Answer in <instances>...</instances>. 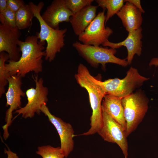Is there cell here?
<instances>
[{"label": "cell", "instance_id": "9", "mask_svg": "<svg viewBox=\"0 0 158 158\" xmlns=\"http://www.w3.org/2000/svg\"><path fill=\"white\" fill-rule=\"evenodd\" d=\"M103 123L97 133L105 141L117 144L125 158L128 155V145L126 130L106 111L102 109Z\"/></svg>", "mask_w": 158, "mask_h": 158}, {"label": "cell", "instance_id": "11", "mask_svg": "<svg viewBox=\"0 0 158 158\" xmlns=\"http://www.w3.org/2000/svg\"><path fill=\"white\" fill-rule=\"evenodd\" d=\"M22 78L17 75L9 76L7 78L8 88L5 93L6 106L9 108L6 113L5 120L6 126L10 125L12 117V112L21 107V97L26 95L22 90Z\"/></svg>", "mask_w": 158, "mask_h": 158}, {"label": "cell", "instance_id": "22", "mask_svg": "<svg viewBox=\"0 0 158 158\" xmlns=\"http://www.w3.org/2000/svg\"><path fill=\"white\" fill-rule=\"evenodd\" d=\"M1 24L10 28H17L16 25L15 13L8 7L4 11L0 13Z\"/></svg>", "mask_w": 158, "mask_h": 158}, {"label": "cell", "instance_id": "7", "mask_svg": "<svg viewBox=\"0 0 158 158\" xmlns=\"http://www.w3.org/2000/svg\"><path fill=\"white\" fill-rule=\"evenodd\" d=\"M32 77L35 83V87H31L26 90L27 104L14 112L17 114V116L21 115L25 118H32L35 113L40 115L41 107L44 104H46L48 101V89L44 85L42 78H38L37 75H34Z\"/></svg>", "mask_w": 158, "mask_h": 158}, {"label": "cell", "instance_id": "24", "mask_svg": "<svg viewBox=\"0 0 158 158\" xmlns=\"http://www.w3.org/2000/svg\"><path fill=\"white\" fill-rule=\"evenodd\" d=\"M7 4L8 7L16 13L25 4L22 0H7Z\"/></svg>", "mask_w": 158, "mask_h": 158}, {"label": "cell", "instance_id": "4", "mask_svg": "<svg viewBox=\"0 0 158 158\" xmlns=\"http://www.w3.org/2000/svg\"><path fill=\"white\" fill-rule=\"evenodd\" d=\"M149 102L145 93L140 89L121 99L127 137L136 129L142 120L148 109Z\"/></svg>", "mask_w": 158, "mask_h": 158}, {"label": "cell", "instance_id": "28", "mask_svg": "<svg viewBox=\"0 0 158 158\" xmlns=\"http://www.w3.org/2000/svg\"></svg>", "mask_w": 158, "mask_h": 158}, {"label": "cell", "instance_id": "5", "mask_svg": "<svg viewBox=\"0 0 158 158\" xmlns=\"http://www.w3.org/2000/svg\"><path fill=\"white\" fill-rule=\"evenodd\" d=\"M72 46L80 55L92 67L97 68L101 64L105 70L106 64L108 63L124 67L128 65L126 59H121L115 56L117 52L115 49L85 44L78 41L73 43Z\"/></svg>", "mask_w": 158, "mask_h": 158}, {"label": "cell", "instance_id": "8", "mask_svg": "<svg viewBox=\"0 0 158 158\" xmlns=\"http://www.w3.org/2000/svg\"><path fill=\"white\" fill-rule=\"evenodd\" d=\"M105 11L99 12L84 32L78 36V40L81 43L99 46L108 41L113 30L109 27L105 26Z\"/></svg>", "mask_w": 158, "mask_h": 158}, {"label": "cell", "instance_id": "10", "mask_svg": "<svg viewBox=\"0 0 158 158\" xmlns=\"http://www.w3.org/2000/svg\"><path fill=\"white\" fill-rule=\"evenodd\" d=\"M41 112L47 116L49 121L56 128L60 137L61 148L67 158L74 148L73 138L74 131L72 126L63 121L61 118L52 114L46 104H44L40 108Z\"/></svg>", "mask_w": 158, "mask_h": 158}, {"label": "cell", "instance_id": "13", "mask_svg": "<svg viewBox=\"0 0 158 158\" xmlns=\"http://www.w3.org/2000/svg\"><path fill=\"white\" fill-rule=\"evenodd\" d=\"M73 15L67 6L65 0H54L41 16L48 25L53 29H59V24L63 22H69Z\"/></svg>", "mask_w": 158, "mask_h": 158}, {"label": "cell", "instance_id": "19", "mask_svg": "<svg viewBox=\"0 0 158 158\" xmlns=\"http://www.w3.org/2000/svg\"><path fill=\"white\" fill-rule=\"evenodd\" d=\"M98 6L107 10L105 24L109 20L121 9L124 5L123 0H96Z\"/></svg>", "mask_w": 158, "mask_h": 158}, {"label": "cell", "instance_id": "21", "mask_svg": "<svg viewBox=\"0 0 158 158\" xmlns=\"http://www.w3.org/2000/svg\"><path fill=\"white\" fill-rule=\"evenodd\" d=\"M42 158H64V154L60 147H54L49 145L39 146L36 152Z\"/></svg>", "mask_w": 158, "mask_h": 158}, {"label": "cell", "instance_id": "14", "mask_svg": "<svg viewBox=\"0 0 158 158\" xmlns=\"http://www.w3.org/2000/svg\"><path fill=\"white\" fill-rule=\"evenodd\" d=\"M142 29H139L128 32L127 37L124 40L118 43H113L109 40L102 45L104 47H109L114 49L125 47L127 49L128 55L126 59L128 65L130 64L135 54L140 56L142 53V39L143 37Z\"/></svg>", "mask_w": 158, "mask_h": 158}, {"label": "cell", "instance_id": "3", "mask_svg": "<svg viewBox=\"0 0 158 158\" xmlns=\"http://www.w3.org/2000/svg\"><path fill=\"white\" fill-rule=\"evenodd\" d=\"M30 6L34 16L40 24V30L36 33L39 42L44 45L46 41L45 59L50 62L53 61L57 53L61 51L65 45L64 37L67 32V28L54 29L48 25L42 19L40 12L44 5L42 1L37 5L30 2L28 4Z\"/></svg>", "mask_w": 158, "mask_h": 158}, {"label": "cell", "instance_id": "12", "mask_svg": "<svg viewBox=\"0 0 158 158\" xmlns=\"http://www.w3.org/2000/svg\"><path fill=\"white\" fill-rule=\"evenodd\" d=\"M20 30L0 24V53L6 52L9 56V60L18 61L21 55L18 42L20 36Z\"/></svg>", "mask_w": 158, "mask_h": 158}, {"label": "cell", "instance_id": "20", "mask_svg": "<svg viewBox=\"0 0 158 158\" xmlns=\"http://www.w3.org/2000/svg\"><path fill=\"white\" fill-rule=\"evenodd\" d=\"M9 59L8 54L5 52L0 53V97L5 93V87L8 83V78L10 76L6 70L5 62Z\"/></svg>", "mask_w": 158, "mask_h": 158}, {"label": "cell", "instance_id": "2", "mask_svg": "<svg viewBox=\"0 0 158 158\" xmlns=\"http://www.w3.org/2000/svg\"><path fill=\"white\" fill-rule=\"evenodd\" d=\"M75 77L79 85L87 91L92 110L90 118L91 127L80 135H88L97 133L102 125V102L106 93L100 83V80L92 75L84 64H79Z\"/></svg>", "mask_w": 158, "mask_h": 158}, {"label": "cell", "instance_id": "1", "mask_svg": "<svg viewBox=\"0 0 158 158\" xmlns=\"http://www.w3.org/2000/svg\"><path fill=\"white\" fill-rule=\"evenodd\" d=\"M38 40L36 35H32L27 36L24 41L18 40L21 56L18 61L9 60L8 63H5L6 71L8 75H17L22 78L30 72L38 74L42 71V57L45 56L44 50L46 48Z\"/></svg>", "mask_w": 158, "mask_h": 158}, {"label": "cell", "instance_id": "23", "mask_svg": "<svg viewBox=\"0 0 158 158\" xmlns=\"http://www.w3.org/2000/svg\"><path fill=\"white\" fill-rule=\"evenodd\" d=\"M66 5L72 13L75 14L85 7L91 5L93 0H65Z\"/></svg>", "mask_w": 158, "mask_h": 158}, {"label": "cell", "instance_id": "25", "mask_svg": "<svg viewBox=\"0 0 158 158\" xmlns=\"http://www.w3.org/2000/svg\"><path fill=\"white\" fill-rule=\"evenodd\" d=\"M124 2H128L131 3L134 6L141 10L143 13L145 12V11L142 7L140 1L139 0H124Z\"/></svg>", "mask_w": 158, "mask_h": 158}, {"label": "cell", "instance_id": "27", "mask_svg": "<svg viewBox=\"0 0 158 158\" xmlns=\"http://www.w3.org/2000/svg\"><path fill=\"white\" fill-rule=\"evenodd\" d=\"M149 65L150 66H158V58H153L150 61Z\"/></svg>", "mask_w": 158, "mask_h": 158}, {"label": "cell", "instance_id": "16", "mask_svg": "<svg viewBox=\"0 0 158 158\" xmlns=\"http://www.w3.org/2000/svg\"><path fill=\"white\" fill-rule=\"evenodd\" d=\"M98 6H87L71 17L69 22L75 35L79 36L83 33L94 19Z\"/></svg>", "mask_w": 158, "mask_h": 158}, {"label": "cell", "instance_id": "17", "mask_svg": "<svg viewBox=\"0 0 158 158\" xmlns=\"http://www.w3.org/2000/svg\"><path fill=\"white\" fill-rule=\"evenodd\" d=\"M102 109L106 111L115 121L120 124L126 131L125 118L121 99L106 95L102 100Z\"/></svg>", "mask_w": 158, "mask_h": 158}, {"label": "cell", "instance_id": "26", "mask_svg": "<svg viewBox=\"0 0 158 158\" xmlns=\"http://www.w3.org/2000/svg\"><path fill=\"white\" fill-rule=\"evenodd\" d=\"M7 7V0H0V13L5 10Z\"/></svg>", "mask_w": 158, "mask_h": 158}, {"label": "cell", "instance_id": "6", "mask_svg": "<svg viewBox=\"0 0 158 158\" xmlns=\"http://www.w3.org/2000/svg\"><path fill=\"white\" fill-rule=\"evenodd\" d=\"M149 79L140 75L137 69L131 67L123 79H109L104 81L100 80L99 82L106 95L122 99L134 92Z\"/></svg>", "mask_w": 158, "mask_h": 158}, {"label": "cell", "instance_id": "18", "mask_svg": "<svg viewBox=\"0 0 158 158\" xmlns=\"http://www.w3.org/2000/svg\"><path fill=\"white\" fill-rule=\"evenodd\" d=\"M16 25L19 30L30 27L32 24L34 13L28 4H25L15 13Z\"/></svg>", "mask_w": 158, "mask_h": 158}, {"label": "cell", "instance_id": "15", "mask_svg": "<svg viewBox=\"0 0 158 158\" xmlns=\"http://www.w3.org/2000/svg\"><path fill=\"white\" fill-rule=\"evenodd\" d=\"M126 2L116 15L121 20L126 30L129 32L141 28L143 21V13L131 3Z\"/></svg>", "mask_w": 158, "mask_h": 158}]
</instances>
